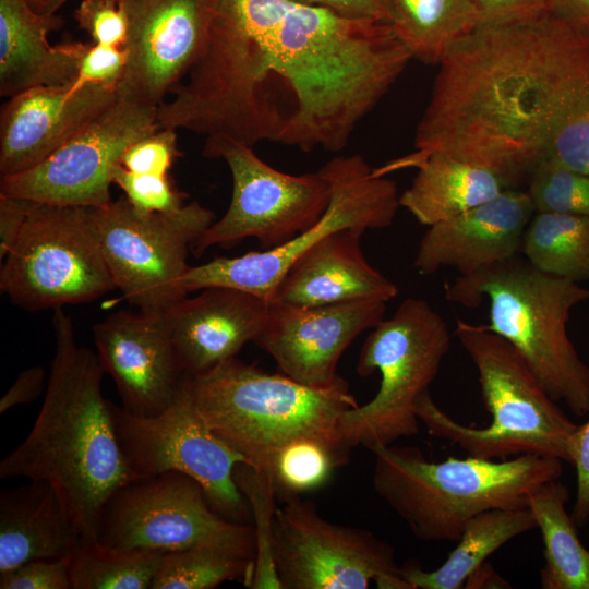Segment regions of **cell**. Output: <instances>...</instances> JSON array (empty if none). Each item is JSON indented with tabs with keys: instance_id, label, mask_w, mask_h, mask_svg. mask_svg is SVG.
Returning <instances> with one entry per match:
<instances>
[{
	"instance_id": "obj_1",
	"label": "cell",
	"mask_w": 589,
	"mask_h": 589,
	"mask_svg": "<svg viewBox=\"0 0 589 589\" xmlns=\"http://www.w3.org/2000/svg\"><path fill=\"white\" fill-rule=\"evenodd\" d=\"M438 65L417 151L386 165L387 172L443 152L518 189L545 158L560 124L589 100V43L548 12L478 26Z\"/></svg>"
},
{
	"instance_id": "obj_2",
	"label": "cell",
	"mask_w": 589,
	"mask_h": 589,
	"mask_svg": "<svg viewBox=\"0 0 589 589\" xmlns=\"http://www.w3.org/2000/svg\"><path fill=\"white\" fill-rule=\"evenodd\" d=\"M294 98L279 143L339 152L411 55L386 21L293 0H227Z\"/></svg>"
},
{
	"instance_id": "obj_3",
	"label": "cell",
	"mask_w": 589,
	"mask_h": 589,
	"mask_svg": "<svg viewBox=\"0 0 589 589\" xmlns=\"http://www.w3.org/2000/svg\"><path fill=\"white\" fill-rule=\"evenodd\" d=\"M55 354L44 401L25 440L0 461V478L50 484L83 541H97L108 500L136 480L118 442L106 373L97 352L81 346L72 318L53 310Z\"/></svg>"
},
{
	"instance_id": "obj_4",
	"label": "cell",
	"mask_w": 589,
	"mask_h": 589,
	"mask_svg": "<svg viewBox=\"0 0 589 589\" xmlns=\"http://www.w3.org/2000/svg\"><path fill=\"white\" fill-rule=\"evenodd\" d=\"M188 388L211 430L256 469L269 470L278 450L302 438L350 453L340 420L359 404L342 377L308 386L235 357L190 376Z\"/></svg>"
},
{
	"instance_id": "obj_5",
	"label": "cell",
	"mask_w": 589,
	"mask_h": 589,
	"mask_svg": "<svg viewBox=\"0 0 589 589\" xmlns=\"http://www.w3.org/2000/svg\"><path fill=\"white\" fill-rule=\"evenodd\" d=\"M369 450L375 457L374 491L424 542L457 541L482 512L528 507L529 493L563 472L561 459L533 454L431 461L416 446Z\"/></svg>"
},
{
	"instance_id": "obj_6",
	"label": "cell",
	"mask_w": 589,
	"mask_h": 589,
	"mask_svg": "<svg viewBox=\"0 0 589 589\" xmlns=\"http://www.w3.org/2000/svg\"><path fill=\"white\" fill-rule=\"evenodd\" d=\"M445 298L466 308L489 300L483 327L508 341L545 392L577 417L589 414V366L568 332L572 310L589 301V288L543 273L517 255L457 277Z\"/></svg>"
},
{
	"instance_id": "obj_7",
	"label": "cell",
	"mask_w": 589,
	"mask_h": 589,
	"mask_svg": "<svg viewBox=\"0 0 589 589\" xmlns=\"http://www.w3.org/2000/svg\"><path fill=\"white\" fill-rule=\"evenodd\" d=\"M268 52L227 0H219L208 37L184 82L158 105L159 128L226 137L253 147L278 142L289 120L273 92ZM182 79V80H183Z\"/></svg>"
},
{
	"instance_id": "obj_8",
	"label": "cell",
	"mask_w": 589,
	"mask_h": 589,
	"mask_svg": "<svg viewBox=\"0 0 589 589\" xmlns=\"http://www.w3.org/2000/svg\"><path fill=\"white\" fill-rule=\"evenodd\" d=\"M455 336L477 369L491 422L483 428L464 425L426 390L418 398L416 412L429 434L482 459L533 454L569 464L578 425L549 396L520 353L483 325L457 320Z\"/></svg>"
},
{
	"instance_id": "obj_9",
	"label": "cell",
	"mask_w": 589,
	"mask_h": 589,
	"mask_svg": "<svg viewBox=\"0 0 589 589\" xmlns=\"http://www.w3.org/2000/svg\"><path fill=\"white\" fill-rule=\"evenodd\" d=\"M445 320L423 299H405L368 335L357 363L366 377L380 372L375 396L345 412L340 433L349 448L388 446L419 433L418 398L436 377L449 350Z\"/></svg>"
},
{
	"instance_id": "obj_10",
	"label": "cell",
	"mask_w": 589,
	"mask_h": 589,
	"mask_svg": "<svg viewBox=\"0 0 589 589\" xmlns=\"http://www.w3.org/2000/svg\"><path fill=\"white\" fill-rule=\"evenodd\" d=\"M115 288L93 207L32 201L22 231L1 262V292L34 312L87 303Z\"/></svg>"
},
{
	"instance_id": "obj_11",
	"label": "cell",
	"mask_w": 589,
	"mask_h": 589,
	"mask_svg": "<svg viewBox=\"0 0 589 589\" xmlns=\"http://www.w3.org/2000/svg\"><path fill=\"white\" fill-rule=\"evenodd\" d=\"M317 171L329 184L330 197L313 226L269 250L190 266L181 279L182 291L189 296L208 287H229L268 302L292 263L324 237L342 229L363 235L393 224L400 207L397 185L372 169L361 155L334 157Z\"/></svg>"
},
{
	"instance_id": "obj_12",
	"label": "cell",
	"mask_w": 589,
	"mask_h": 589,
	"mask_svg": "<svg viewBox=\"0 0 589 589\" xmlns=\"http://www.w3.org/2000/svg\"><path fill=\"white\" fill-rule=\"evenodd\" d=\"M98 241L116 288L145 314H166L187 297L188 254L215 220L197 201L171 212H143L121 196L93 207Z\"/></svg>"
},
{
	"instance_id": "obj_13",
	"label": "cell",
	"mask_w": 589,
	"mask_h": 589,
	"mask_svg": "<svg viewBox=\"0 0 589 589\" xmlns=\"http://www.w3.org/2000/svg\"><path fill=\"white\" fill-rule=\"evenodd\" d=\"M97 541L164 553L207 545L254 561L256 554L253 525L220 516L197 481L175 471L120 488L104 507Z\"/></svg>"
},
{
	"instance_id": "obj_14",
	"label": "cell",
	"mask_w": 589,
	"mask_h": 589,
	"mask_svg": "<svg viewBox=\"0 0 589 589\" xmlns=\"http://www.w3.org/2000/svg\"><path fill=\"white\" fill-rule=\"evenodd\" d=\"M203 155L227 164L232 193L226 213L194 242V255L232 248L247 238L269 250L292 240L324 214L330 189L322 175H289L261 159L253 147L226 137L205 139Z\"/></svg>"
},
{
	"instance_id": "obj_15",
	"label": "cell",
	"mask_w": 589,
	"mask_h": 589,
	"mask_svg": "<svg viewBox=\"0 0 589 589\" xmlns=\"http://www.w3.org/2000/svg\"><path fill=\"white\" fill-rule=\"evenodd\" d=\"M272 557L280 589H411L388 542L362 528L330 522L300 495L280 501Z\"/></svg>"
},
{
	"instance_id": "obj_16",
	"label": "cell",
	"mask_w": 589,
	"mask_h": 589,
	"mask_svg": "<svg viewBox=\"0 0 589 589\" xmlns=\"http://www.w3.org/2000/svg\"><path fill=\"white\" fill-rule=\"evenodd\" d=\"M119 445L136 479L175 471L197 481L220 516L251 524V509L238 489L235 467L244 458L219 438L194 405L188 381L161 413L136 417L112 404Z\"/></svg>"
},
{
	"instance_id": "obj_17",
	"label": "cell",
	"mask_w": 589,
	"mask_h": 589,
	"mask_svg": "<svg viewBox=\"0 0 589 589\" xmlns=\"http://www.w3.org/2000/svg\"><path fill=\"white\" fill-rule=\"evenodd\" d=\"M158 106L117 99L37 166L1 177L0 193L34 202L104 207L124 152L159 129Z\"/></svg>"
},
{
	"instance_id": "obj_18",
	"label": "cell",
	"mask_w": 589,
	"mask_h": 589,
	"mask_svg": "<svg viewBox=\"0 0 589 589\" xmlns=\"http://www.w3.org/2000/svg\"><path fill=\"white\" fill-rule=\"evenodd\" d=\"M219 0H119L127 22L117 96L158 106L204 47Z\"/></svg>"
},
{
	"instance_id": "obj_19",
	"label": "cell",
	"mask_w": 589,
	"mask_h": 589,
	"mask_svg": "<svg viewBox=\"0 0 589 589\" xmlns=\"http://www.w3.org/2000/svg\"><path fill=\"white\" fill-rule=\"evenodd\" d=\"M386 302L361 299L320 306L268 302L254 344L266 351L281 373L314 387L334 384L337 363L349 345L376 326Z\"/></svg>"
},
{
	"instance_id": "obj_20",
	"label": "cell",
	"mask_w": 589,
	"mask_h": 589,
	"mask_svg": "<svg viewBox=\"0 0 589 589\" xmlns=\"http://www.w3.org/2000/svg\"><path fill=\"white\" fill-rule=\"evenodd\" d=\"M93 335L121 407L133 416L165 411L190 377L178 359L165 314L119 310L95 324Z\"/></svg>"
},
{
	"instance_id": "obj_21",
	"label": "cell",
	"mask_w": 589,
	"mask_h": 589,
	"mask_svg": "<svg viewBox=\"0 0 589 589\" xmlns=\"http://www.w3.org/2000/svg\"><path fill=\"white\" fill-rule=\"evenodd\" d=\"M117 99L107 85L37 86L16 94L0 111V175L26 171L50 156Z\"/></svg>"
},
{
	"instance_id": "obj_22",
	"label": "cell",
	"mask_w": 589,
	"mask_h": 589,
	"mask_svg": "<svg viewBox=\"0 0 589 589\" xmlns=\"http://www.w3.org/2000/svg\"><path fill=\"white\" fill-rule=\"evenodd\" d=\"M534 212L527 191L505 189L488 202L430 226L413 267L423 276L446 266L466 276L510 259L520 251Z\"/></svg>"
},
{
	"instance_id": "obj_23",
	"label": "cell",
	"mask_w": 589,
	"mask_h": 589,
	"mask_svg": "<svg viewBox=\"0 0 589 589\" xmlns=\"http://www.w3.org/2000/svg\"><path fill=\"white\" fill-rule=\"evenodd\" d=\"M268 302L229 287L184 297L165 314L178 359L189 376L235 358L254 341Z\"/></svg>"
},
{
	"instance_id": "obj_24",
	"label": "cell",
	"mask_w": 589,
	"mask_h": 589,
	"mask_svg": "<svg viewBox=\"0 0 589 589\" xmlns=\"http://www.w3.org/2000/svg\"><path fill=\"white\" fill-rule=\"evenodd\" d=\"M361 236L342 229L324 237L292 263L268 302L320 306L395 298L397 286L369 264L360 247Z\"/></svg>"
},
{
	"instance_id": "obj_25",
	"label": "cell",
	"mask_w": 589,
	"mask_h": 589,
	"mask_svg": "<svg viewBox=\"0 0 589 589\" xmlns=\"http://www.w3.org/2000/svg\"><path fill=\"white\" fill-rule=\"evenodd\" d=\"M58 14L40 15L26 0H0V95L12 97L37 86L72 83L86 44L52 46L48 34L58 31Z\"/></svg>"
},
{
	"instance_id": "obj_26",
	"label": "cell",
	"mask_w": 589,
	"mask_h": 589,
	"mask_svg": "<svg viewBox=\"0 0 589 589\" xmlns=\"http://www.w3.org/2000/svg\"><path fill=\"white\" fill-rule=\"evenodd\" d=\"M82 537L45 481L0 493V573L36 560L69 557Z\"/></svg>"
},
{
	"instance_id": "obj_27",
	"label": "cell",
	"mask_w": 589,
	"mask_h": 589,
	"mask_svg": "<svg viewBox=\"0 0 589 589\" xmlns=\"http://www.w3.org/2000/svg\"><path fill=\"white\" fill-rule=\"evenodd\" d=\"M410 167L418 172L399 195V205L428 227L488 202L506 189L491 171L443 152H432Z\"/></svg>"
},
{
	"instance_id": "obj_28",
	"label": "cell",
	"mask_w": 589,
	"mask_h": 589,
	"mask_svg": "<svg viewBox=\"0 0 589 589\" xmlns=\"http://www.w3.org/2000/svg\"><path fill=\"white\" fill-rule=\"evenodd\" d=\"M537 528L529 507L495 508L472 517L457 545L438 568L428 572L416 564L400 567L411 589H459L486 558L512 539Z\"/></svg>"
},
{
	"instance_id": "obj_29",
	"label": "cell",
	"mask_w": 589,
	"mask_h": 589,
	"mask_svg": "<svg viewBox=\"0 0 589 589\" xmlns=\"http://www.w3.org/2000/svg\"><path fill=\"white\" fill-rule=\"evenodd\" d=\"M568 500L569 491L558 480L548 481L528 495V507L544 545V565L540 569L543 589H589V550L565 509Z\"/></svg>"
},
{
	"instance_id": "obj_30",
	"label": "cell",
	"mask_w": 589,
	"mask_h": 589,
	"mask_svg": "<svg viewBox=\"0 0 589 589\" xmlns=\"http://www.w3.org/2000/svg\"><path fill=\"white\" fill-rule=\"evenodd\" d=\"M388 23L412 59L438 64L450 47L479 26L472 0H383Z\"/></svg>"
},
{
	"instance_id": "obj_31",
	"label": "cell",
	"mask_w": 589,
	"mask_h": 589,
	"mask_svg": "<svg viewBox=\"0 0 589 589\" xmlns=\"http://www.w3.org/2000/svg\"><path fill=\"white\" fill-rule=\"evenodd\" d=\"M520 252L543 273L576 283L589 280V216L536 212Z\"/></svg>"
},
{
	"instance_id": "obj_32",
	"label": "cell",
	"mask_w": 589,
	"mask_h": 589,
	"mask_svg": "<svg viewBox=\"0 0 589 589\" xmlns=\"http://www.w3.org/2000/svg\"><path fill=\"white\" fill-rule=\"evenodd\" d=\"M163 555L82 540L69 556L72 589H151Z\"/></svg>"
},
{
	"instance_id": "obj_33",
	"label": "cell",
	"mask_w": 589,
	"mask_h": 589,
	"mask_svg": "<svg viewBox=\"0 0 589 589\" xmlns=\"http://www.w3.org/2000/svg\"><path fill=\"white\" fill-rule=\"evenodd\" d=\"M254 560L219 548L201 545L166 552L151 589H214L241 580L250 586Z\"/></svg>"
},
{
	"instance_id": "obj_34",
	"label": "cell",
	"mask_w": 589,
	"mask_h": 589,
	"mask_svg": "<svg viewBox=\"0 0 589 589\" xmlns=\"http://www.w3.org/2000/svg\"><path fill=\"white\" fill-rule=\"evenodd\" d=\"M349 455L328 445L302 438L284 446L273 458L269 472L279 501L320 489Z\"/></svg>"
},
{
	"instance_id": "obj_35",
	"label": "cell",
	"mask_w": 589,
	"mask_h": 589,
	"mask_svg": "<svg viewBox=\"0 0 589 589\" xmlns=\"http://www.w3.org/2000/svg\"><path fill=\"white\" fill-rule=\"evenodd\" d=\"M233 479L244 495L254 524L256 554L250 582L253 589H280L272 557V529L276 510V492L268 470L245 462L235 467Z\"/></svg>"
},
{
	"instance_id": "obj_36",
	"label": "cell",
	"mask_w": 589,
	"mask_h": 589,
	"mask_svg": "<svg viewBox=\"0 0 589 589\" xmlns=\"http://www.w3.org/2000/svg\"><path fill=\"white\" fill-rule=\"evenodd\" d=\"M526 191L536 212L589 216V175L551 158L536 167Z\"/></svg>"
},
{
	"instance_id": "obj_37",
	"label": "cell",
	"mask_w": 589,
	"mask_h": 589,
	"mask_svg": "<svg viewBox=\"0 0 589 589\" xmlns=\"http://www.w3.org/2000/svg\"><path fill=\"white\" fill-rule=\"evenodd\" d=\"M113 183L134 207L148 213L178 209L187 197L171 184L168 176L132 172L122 165L115 170Z\"/></svg>"
},
{
	"instance_id": "obj_38",
	"label": "cell",
	"mask_w": 589,
	"mask_h": 589,
	"mask_svg": "<svg viewBox=\"0 0 589 589\" xmlns=\"http://www.w3.org/2000/svg\"><path fill=\"white\" fill-rule=\"evenodd\" d=\"M176 131L159 128L133 143L122 156V167L137 173L167 176L180 155Z\"/></svg>"
},
{
	"instance_id": "obj_39",
	"label": "cell",
	"mask_w": 589,
	"mask_h": 589,
	"mask_svg": "<svg viewBox=\"0 0 589 589\" xmlns=\"http://www.w3.org/2000/svg\"><path fill=\"white\" fill-rule=\"evenodd\" d=\"M79 27L85 31L93 44L122 47L128 22L118 3L107 0H82L74 12Z\"/></svg>"
},
{
	"instance_id": "obj_40",
	"label": "cell",
	"mask_w": 589,
	"mask_h": 589,
	"mask_svg": "<svg viewBox=\"0 0 589 589\" xmlns=\"http://www.w3.org/2000/svg\"><path fill=\"white\" fill-rule=\"evenodd\" d=\"M545 157L589 175V106L557 128Z\"/></svg>"
},
{
	"instance_id": "obj_41",
	"label": "cell",
	"mask_w": 589,
	"mask_h": 589,
	"mask_svg": "<svg viewBox=\"0 0 589 589\" xmlns=\"http://www.w3.org/2000/svg\"><path fill=\"white\" fill-rule=\"evenodd\" d=\"M1 589H72L69 557L36 560L0 573Z\"/></svg>"
},
{
	"instance_id": "obj_42",
	"label": "cell",
	"mask_w": 589,
	"mask_h": 589,
	"mask_svg": "<svg viewBox=\"0 0 589 589\" xmlns=\"http://www.w3.org/2000/svg\"><path fill=\"white\" fill-rule=\"evenodd\" d=\"M125 65L122 48L92 44L87 45L72 85L81 87L86 84L113 86L117 88Z\"/></svg>"
},
{
	"instance_id": "obj_43",
	"label": "cell",
	"mask_w": 589,
	"mask_h": 589,
	"mask_svg": "<svg viewBox=\"0 0 589 589\" xmlns=\"http://www.w3.org/2000/svg\"><path fill=\"white\" fill-rule=\"evenodd\" d=\"M570 465L576 469V498L572 517L578 527L589 521V420L578 425L569 445Z\"/></svg>"
},
{
	"instance_id": "obj_44",
	"label": "cell",
	"mask_w": 589,
	"mask_h": 589,
	"mask_svg": "<svg viewBox=\"0 0 589 589\" xmlns=\"http://www.w3.org/2000/svg\"><path fill=\"white\" fill-rule=\"evenodd\" d=\"M479 13V26H502L541 16L546 0H472Z\"/></svg>"
},
{
	"instance_id": "obj_45",
	"label": "cell",
	"mask_w": 589,
	"mask_h": 589,
	"mask_svg": "<svg viewBox=\"0 0 589 589\" xmlns=\"http://www.w3.org/2000/svg\"><path fill=\"white\" fill-rule=\"evenodd\" d=\"M31 200L0 193V260L9 254L26 220Z\"/></svg>"
},
{
	"instance_id": "obj_46",
	"label": "cell",
	"mask_w": 589,
	"mask_h": 589,
	"mask_svg": "<svg viewBox=\"0 0 589 589\" xmlns=\"http://www.w3.org/2000/svg\"><path fill=\"white\" fill-rule=\"evenodd\" d=\"M45 375L44 368L39 365L22 371L1 397L0 413H4L15 406L33 402L44 389Z\"/></svg>"
},
{
	"instance_id": "obj_47",
	"label": "cell",
	"mask_w": 589,
	"mask_h": 589,
	"mask_svg": "<svg viewBox=\"0 0 589 589\" xmlns=\"http://www.w3.org/2000/svg\"><path fill=\"white\" fill-rule=\"evenodd\" d=\"M546 12L589 43V0H546Z\"/></svg>"
},
{
	"instance_id": "obj_48",
	"label": "cell",
	"mask_w": 589,
	"mask_h": 589,
	"mask_svg": "<svg viewBox=\"0 0 589 589\" xmlns=\"http://www.w3.org/2000/svg\"><path fill=\"white\" fill-rule=\"evenodd\" d=\"M318 5L344 14L388 22V13L383 0H293Z\"/></svg>"
},
{
	"instance_id": "obj_49",
	"label": "cell",
	"mask_w": 589,
	"mask_h": 589,
	"mask_svg": "<svg viewBox=\"0 0 589 589\" xmlns=\"http://www.w3.org/2000/svg\"><path fill=\"white\" fill-rule=\"evenodd\" d=\"M508 584L501 578L489 563H483L467 579L464 588H505Z\"/></svg>"
},
{
	"instance_id": "obj_50",
	"label": "cell",
	"mask_w": 589,
	"mask_h": 589,
	"mask_svg": "<svg viewBox=\"0 0 589 589\" xmlns=\"http://www.w3.org/2000/svg\"><path fill=\"white\" fill-rule=\"evenodd\" d=\"M69 0H26L28 5L40 15L57 14L59 9Z\"/></svg>"
},
{
	"instance_id": "obj_51",
	"label": "cell",
	"mask_w": 589,
	"mask_h": 589,
	"mask_svg": "<svg viewBox=\"0 0 589 589\" xmlns=\"http://www.w3.org/2000/svg\"><path fill=\"white\" fill-rule=\"evenodd\" d=\"M107 1H112V2H116V3H118V1H119V0H107Z\"/></svg>"
}]
</instances>
